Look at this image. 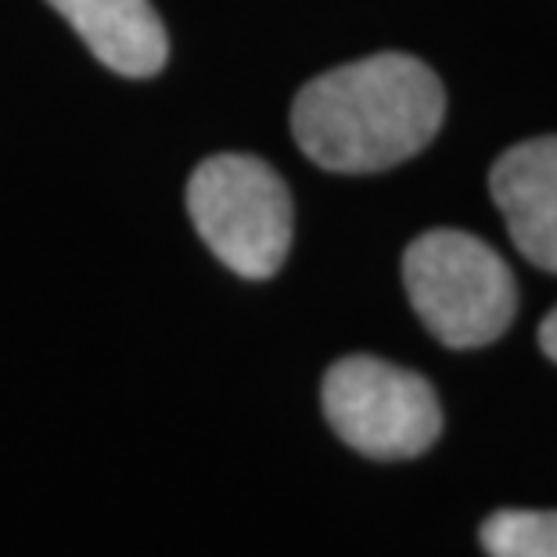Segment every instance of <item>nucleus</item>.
<instances>
[{
  "mask_svg": "<svg viewBox=\"0 0 557 557\" xmlns=\"http://www.w3.org/2000/svg\"><path fill=\"white\" fill-rule=\"evenodd\" d=\"M446 90L421 58L382 51L310 79L292 104L302 156L327 173H382L435 140Z\"/></svg>",
  "mask_w": 557,
  "mask_h": 557,
  "instance_id": "f257e3e1",
  "label": "nucleus"
},
{
  "mask_svg": "<svg viewBox=\"0 0 557 557\" xmlns=\"http://www.w3.org/2000/svg\"><path fill=\"white\" fill-rule=\"evenodd\" d=\"M413 313L449 349H482L511 327L518 281L507 259L468 231L435 227L403 252Z\"/></svg>",
  "mask_w": 557,
  "mask_h": 557,
  "instance_id": "f03ea898",
  "label": "nucleus"
},
{
  "mask_svg": "<svg viewBox=\"0 0 557 557\" xmlns=\"http://www.w3.org/2000/svg\"><path fill=\"white\" fill-rule=\"evenodd\" d=\"M187 212L223 267L267 281L292 248V195L256 156H212L191 173Z\"/></svg>",
  "mask_w": 557,
  "mask_h": 557,
  "instance_id": "7ed1b4c3",
  "label": "nucleus"
},
{
  "mask_svg": "<svg viewBox=\"0 0 557 557\" xmlns=\"http://www.w3.org/2000/svg\"><path fill=\"white\" fill-rule=\"evenodd\" d=\"M324 418L346 446L374 460H410L443 435V407L418 371L346 357L324 374Z\"/></svg>",
  "mask_w": 557,
  "mask_h": 557,
  "instance_id": "20e7f679",
  "label": "nucleus"
},
{
  "mask_svg": "<svg viewBox=\"0 0 557 557\" xmlns=\"http://www.w3.org/2000/svg\"><path fill=\"white\" fill-rule=\"evenodd\" d=\"M490 191L518 252L557 274V137L507 148L490 170Z\"/></svg>",
  "mask_w": 557,
  "mask_h": 557,
  "instance_id": "39448f33",
  "label": "nucleus"
},
{
  "mask_svg": "<svg viewBox=\"0 0 557 557\" xmlns=\"http://www.w3.org/2000/svg\"><path fill=\"white\" fill-rule=\"evenodd\" d=\"M79 40L120 76H156L165 65V40L159 11L148 0H47Z\"/></svg>",
  "mask_w": 557,
  "mask_h": 557,
  "instance_id": "423d86ee",
  "label": "nucleus"
},
{
  "mask_svg": "<svg viewBox=\"0 0 557 557\" xmlns=\"http://www.w3.org/2000/svg\"><path fill=\"white\" fill-rule=\"evenodd\" d=\"M479 540L490 557H557V511L507 507L482 521Z\"/></svg>",
  "mask_w": 557,
  "mask_h": 557,
  "instance_id": "0eeeda50",
  "label": "nucleus"
},
{
  "mask_svg": "<svg viewBox=\"0 0 557 557\" xmlns=\"http://www.w3.org/2000/svg\"><path fill=\"white\" fill-rule=\"evenodd\" d=\"M540 349L550 363H557V306L543 317V324H540Z\"/></svg>",
  "mask_w": 557,
  "mask_h": 557,
  "instance_id": "6e6552de",
  "label": "nucleus"
}]
</instances>
